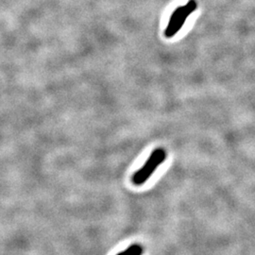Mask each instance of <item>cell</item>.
Returning a JSON list of instances; mask_svg holds the SVG:
<instances>
[{"label": "cell", "instance_id": "3957f363", "mask_svg": "<svg viewBox=\"0 0 255 255\" xmlns=\"http://www.w3.org/2000/svg\"><path fill=\"white\" fill-rule=\"evenodd\" d=\"M144 248L140 244H132L117 255H143Z\"/></svg>", "mask_w": 255, "mask_h": 255}, {"label": "cell", "instance_id": "7a4b0ae2", "mask_svg": "<svg viewBox=\"0 0 255 255\" xmlns=\"http://www.w3.org/2000/svg\"><path fill=\"white\" fill-rule=\"evenodd\" d=\"M197 9V3L195 0H190L185 6L179 7L174 10L169 23L165 28L164 35L166 38H171L178 33L185 23L187 17Z\"/></svg>", "mask_w": 255, "mask_h": 255}, {"label": "cell", "instance_id": "6da1fadb", "mask_svg": "<svg viewBox=\"0 0 255 255\" xmlns=\"http://www.w3.org/2000/svg\"><path fill=\"white\" fill-rule=\"evenodd\" d=\"M166 152L164 148H157L149 156L146 164H144L132 177V182L135 185H142L154 173L156 168L164 163Z\"/></svg>", "mask_w": 255, "mask_h": 255}]
</instances>
